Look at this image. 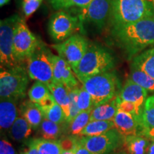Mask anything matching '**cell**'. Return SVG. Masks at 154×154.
Listing matches in <instances>:
<instances>
[{"label":"cell","instance_id":"cell-1","mask_svg":"<svg viewBox=\"0 0 154 154\" xmlns=\"http://www.w3.org/2000/svg\"><path fill=\"white\" fill-rule=\"evenodd\" d=\"M111 29L113 38L128 60L154 45V16Z\"/></svg>","mask_w":154,"mask_h":154},{"label":"cell","instance_id":"cell-2","mask_svg":"<svg viewBox=\"0 0 154 154\" xmlns=\"http://www.w3.org/2000/svg\"><path fill=\"white\" fill-rule=\"evenodd\" d=\"M115 65L114 57L109 50L102 46L93 44L89 45L74 72L82 84L90 77L111 72Z\"/></svg>","mask_w":154,"mask_h":154},{"label":"cell","instance_id":"cell-3","mask_svg":"<svg viewBox=\"0 0 154 154\" xmlns=\"http://www.w3.org/2000/svg\"><path fill=\"white\" fill-rule=\"evenodd\" d=\"M154 16L150 0H111V29Z\"/></svg>","mask_w":154,"mask_h":154},{"label":"cell","instance_id":"cell-4","mask_svg":"<svg viewBox=\"0 0 154 154\" xmlns=\"http://www.w3.org/2000/svg\"><path fill=\"white\" fill-rule=\"evenodd\" d=\"M82 84L91 96L94 107L110 101L119 95L121 89L120 81L114 71L90 77Z\"/></svg>","mask_w":154,"mask_h":154},{"label":"cell","instance_id":"cell-5","mask_svg":"<svg viewBox=\"0 0 154 154\" xmlns=\"http://www.w3.org/2000/svg\"><path fill=\"white\" fill-rule=\"evenodd\" d=\"M29 77L27 69L24 63L10 69H1V100L17 101L25 97L29 85Z\"/></svg>","mask_w":154,"mask_h":154},{"label":"cell","instance_id":"cell-6","mask_svg":"<svg viewBox=\"0 0 154 154\" xmlns=\"http://www.w3.org/2000/svg\"><path fill=\"white\" fill-rule=\"evenodd\" d=\"M53 53L40 40L35 51L26 60V69L31 79L38 81L49 86L54 82L51 56Z\"/></svg>","mask_w":154,"mask_h":154},{"label":"cell","instance_id":"cell-7","mask_svg":"<svg viewBox=\"0 0 154 154\" xmlns=\"http://www.w3.org/2000/svg\"><path fill=\"white\" fill-rule=\"evenodd\" d=\"M20 17L18 14L2 19L0 22V62L1 69H10L22 64L14 52V34Z\"/></svg>","mask_w":154,"mask_h":154},{"label":"cell","instance_id":"cell-8","mask_svg":"<svg viewBox=\"0 0 154 154\" xmlns=\"http://www.w3.org/2000/svg\"><path fill=\"white\" fill-rule=\"evenodd\" d=\"M78 140L92 154H112L123 146L124 136L116 128H113L104 134L84 136Z\"/></svg>","mask_w":154,"mask_h":154},{"label":"cell","instance_id":"cell-9","mask_svg":"<svg viewBox=\"0 0 154 154\" xmlns=\"http://www.w3.org/2000/svg\"><path fill=\"white\" fill-rule=\"evenodd\" d=\"M79 28L82 29L79 17L72 16L62 9L51 15L48 26L50 36L58 43L65 41L74 35Z\"/></svg>","mask_w":154,"mask_h":154},{"label":"cell","instance_id":"cell-10","mask_svg":"<svg viewBox=\"0 0 154 154\" xmlns=\"http://www.w3.org/2000/svg\"><path fill=\"white\" fill-rule=\"evenodd\" d=\"M38 39L29 30L24 19L21 18L17 22L14 34V52L20 63L26 62L28 58L35 51L39 44Z\"/></svg>","mask_w":154,"mask_h":154},{"label":"cell","instance_id":"cell-11","mask_svg":"<svg viewBox=\"0 0 154 154\" xmlns=\"http://www.w3.org/2000/svg\"><path fill=\"white\" fill-rule=\"evenodd\" d=\"M89 47L88 39L79 34L67 38L62 42L52 45L60 56L72 66L73 71L76 68Z\"/></svg>","mask_w":154,"mask_h":154},{"label":"cell","instance_id":"cell-12","mask_svg":"<svg viewBox=\"0 0 154 154\" xmlns=\"http://www.w3.org/2000/svg\"><path fill=\"white\" fill-rule=\"evenodd\" d=\"M111 13V0H92L87 7L80 9L79 19L81 27L84 23L93 25L102 30L109 22Z\"/></svg>","mask_w":154,"mask_h":154},{"label":"cell","instance_id":"cell-13","mask_svg":"<svg viewBox=\"0 0 154 154\" xmlns=\"http://www.w3.org/2000/svg\"><path fill=\"white\" fill-rule=\"evenodd\" d=\"M149 91L136 84L130 77L127 79L119 94L121 100L129 101L136 106L138 114L142 118L143 108Z\"/></svg>","mask_w":154,"mask_h":154},{"label":"cell","instance_id":"cell-14","mask_svg":"<svg viewBox=\"0 0 154 154\" xmlns=\"http://www.w3.org/2000/svg\"><path fill=\"white\" fill-rule=\"evenodd\" d=\"M51 61L54 82L63 84L67 89L79 86V81L76 78L72 66L63 58L53 54Z\"/></svg>","mask_w":154,"mask_h":154},{"label":"cell","instance_id":"cell-15","mask_svg":"<svg viewBox=\"0 0 154 154\" xmlns=\"http://www.w3.org/2000/svg\"><path fill=\"white\" fill-rule=\"evenodd\" d=\"M113 121L115 128L124 137L140 134L144 128L143 124L134 116L120 110L116 114Z\"/></svg>","mask_w":154,"mask_h":154},{"label":"cell","instance_id":"cell-16","mask_svg":"<svg viewBox=\"0 0 154 154\" xmlns=\"http://www.w3.org/2000/svg\"><path fill=\"white\" fill-rule=\"evenodd\" d=\"M151 140L140 134L124 137L123 148L128 154H148Z\"/></svg>","mask_w":154,"mask_h":154},{"label":"cell","instance_id":"cell-17","mask_svg":"<svg viewBox=\"0 0 154 154\" xmlns=\"http://www.w3.org/2000/svg\"><path fill=\"white\" fill-rule=\"evenodd\" d=\"M119 95L110 101L94 107L91 113L90 121H113L119 111Z\"/></svg>","mask_w":154,"mask_h":154},{"label":"cell","instance_id":"cell-18","mask_svg":"<svg viewBox=\"0 0 154 154\" xmlns=\"http://www.w3.org/2000/svg\"><path fill=\"white\" fill-rule=\"evenodd\" d=\"M14 100H1L0 126L2 131L9 130L17 119V109Z\"/></svg>","mask_w":154,"mask_h":154},{"label":"cell","instance_id":"cell-19","mask_svg":"<svg viewBox=\"0 0 154 154\" xmlns=\"http://www.w3.org/2000/svg\"><path fill=\"white\" fill-rule=\"evenodd\" d=\"M21 113L22 117L29 123L34 129L37 128L44 119V115L39 106L32 101L24 102L21 106Z\"/></svg>","mask_w":154,"mask_h":154},{"label":"cell","instance_id":"cell-20","mask_svg":"<svg viewBox=\"0 0 154 154\" xmlns=\"http://www.w3.org/2000/svg\"><path fill=\"white\" fill-rule=\"evenodd\" d=\"M49 88L55 101L62 108L63 112L66 115L67 122L69 117V107H70V99H69L68 89L63 84L56 82L54 81L49 86Z\"/></svg>","mask_w":154,"mask_h":154},{"label":"cell","instance_id":"cell-21","mask_svg":"<svg viewBox=\"0 0 154 154\" xmlns=\"http://www.w3.org/2000/svg\"><path fill=\"white\" fill-rule=\"evenodd\" d=\"M131 65L140 69L154 79V45L135 57Z\"/></svg>","mask_w":154,"mask_h":154},{"label":"cell","instance_id":"cell-22","mask_svg":"<svg viewBox=\"0 0 154 154\" xmlns=\"http://www.w3.org/2000/svg\"><path fill=\"white\" fill-rule=\"evenodd\" d=\"M113 128L115 125L113 121H90L77 136H94L104 134Z\"/></svg>","mask_w":154,"mask_h":154},{"label":"cell","instance_id":"cell-23","mask_svg":"<svg viewBox=\"0 0 154 154\" xmlns=\"http://www.w3.org/2000/svg\"><path fill=\"white\" fill-rule=\"evenodd\" d=\"M29 99L31 101L38 106L42 105L53 96L47 84L38 81H36L28 91Z\"/></svg>","mask_w":154,"mask_h":154},{"label":"cell","instance_id":"cell-24","mask_svg":"<svg viewBox=\"0 0 154 154\" xmlns=\"http://www.w3.org/2000/svg\"><path fill=\"white\" fill-rule=\"evenodd\" d=\"M32 128L29 123L24 117H17L9 129V135L13 140L20 141L32 134Z\"/></svg>","mask_w":154,"mask_h":154},{"label":"cell","instance_id":"cell-25","mask_svg":"<svg viewBox=\"0 0 154 154\" xmlns=\"http://www.w3.org/2000/svg\"><path fill=\"white\" fill-rule=\"evenodd\" d=\"M130 78L149 92H154V79L140 69L131 64Z\"/></svg>","mask_w":154,"mask_h":154},{"label":"cell","instance_id":"cell-26","mask_svg":"<svg viewBox=\"0 0 154 154\" xmlns=\"http://www.w3.org/2000/svg\"><path fill=\"white\" fill-rule=\"evenodd\" d=\"M39 154H61L63 151L60 141L36 138L32 140Z\"/></svg>","mask_w":154,"mask_h":154},{"label":"cell","instance_id":"cell-27","mask_svg":"<svg viewBox=\"0 0 154 154\" xmlns=\"http://www.w3.org/2000/svg\"><path fill=\"white\" fill-rule=\"evenodd\" d=\"M40 128L42 138L47 140H55L62 132L61 124H56L46 118H44L40 125Z\"/></svg>","mask_w":154,"mask_h":154},{"label":"cell","instance_id":"cell-28","mask_svg":"<svg viewBox=\"0 0 154 154\" xmlns=\"http://www.w3.org/2000/svg\"><path fill=\"white\" fill-rule=\"evenodd\" d=\"M93 109L88 111H81L76 117L71 121L69 123V128H70V132L72 135L78 136L80 132L87 126L88 123L90 122V118H91V113Z\"/></svg>","mask_w":154,"mask_h":154},{"label":"cell","instance_id":"cell-29","mask_svg":"<svg viewBox=\"0 0 154 154\" xmlns=\"http://www.w3.org/2000/svg\"><path fill=\"white\" fill-rule=\"evenodd\" d=\"M44 118L53 121L58 124H61L66 121V117L63 112L62 108L59 106L57 102L45 110L42 111Z\"/></svg>","mask_w":154,"mask_h":154},{"label":"cell","instance_id":"cell-30","mask_svg":"<svg viewBox=\"0 0 154 154\" xmlns=\"http://www.w3.org/2000/svg\"><path fill=\"white\" fill-rule=\"evenodd\" d=\"M142 122L144 128H154V94L146 99L142 115Z\"/></svg>","mask_w":154,"mask_h":154},{"label":"cell","instance_id":"cell-31","mask_svg":"<svg viewBox=\"0 0 154 154\" xmlns=\"http://www.w3.org/2000/svg\"><path fill=\"white\" fill-rule=\"evenodd\" d=\"M81 86L68 89L69 99H70V107H69V117L67 122L70 123L74 117L79 113L81 111L77 105V99H78L79 93Z\"/></svg>","mask_w":154,"mask_h":154},{"label":"cell","instance_id":"cell-32","mask_svg":"<svg viewBox=\"0 0 154 154\" xmlns=\"http://www.w3.org/2000/svg\"><path fill=\"white\" fill-rule=\"evenodd\" d=\"M77 105L80 111L91 110L94 108L91 96L83 86L80 87L77 99Z\"/></svg>","mask_w":154,"mask_h":154},{"label":"cell","instance_id":"cell-33","mask_svg":"<svg viewBox=\"0 0 154 154\" xmlns=\"http://www.w3.org/2000/svg\"><path fill=\"white\" fill-rule=\"evenodd\" d=\"M43 0H24L22 2V11L24 17L28 18L38 9Z\"/></svg>","mask_w":154,"mask_h":154},{"label":"cell","instance_id":"cell-34","mask_svg":"<svg viewBox=\"0 0 154 154\" xmlns=\"http://www.w3.org/2000/svg\"><path fill=\"white\" fill-rule=\"evenodd\" d=\"M119 110L124 111L125 113H130V114L134 116L135 118L137 119L138 121H140V122L143 124V122H142V118L140 116H139V115L138 114L136 106H135L133 103H131V102L123 101V100H121L119 97Z\"/></svg>","mask_w":154,"mask_h":154},{"label":"cell","instance_id":"cell-35","mask_svg":"<svg viewBox=\"0 0 154 154\" xmlns=\"http://www.w3.org/2000/svg\"><path fill=\"white\" fill-rule=\"evenodd\" d=\"M91 1L92 0H66L63 9H69L72 7H78L79 9L85 8Z\"/></svg>","mask_w":154,"mask_h":154},{"label":"cell","instance_id":"cell-36","mask_svg":"<svg viewBox=\"0 0 154 154\" xmlns=\"http://www.w3.org/2000/svg\"><path fill=\"white\" fill-rule=\"evenodd\" d=\"M0 154H15L12 146L5 140H1L0 143Z\"/></svg>","mask_w":154,"mask_h":154},{"label":"cell","instance_id":"cell-37","mask_svg":"<svg viewBox=\"0 0 154 154\" xmlns=\"http://www.w3.org/2000/svg\"><path fill=\"white\" fill-rule=\"evenodd\" d=\"M74 150L75 154H92V153L88 151L86 148L84 147L82 143H79L78 139L76 140Z\"/></svg>","mask_w":154,"mask_h":154},{"label":"cell","instance_id":"cell-38","mask_svg":"<svg viewBox=\"0 0 154 154\" xmlns=\"http://www.w3.org/2000/svg\"><path fill=\"white\" fill-rule=\"evenodd\" d=\"M48 2L55 10H61L64 8L66 0H48Z\"/></svg>","mask_w":154,"mask_h":154},{"label":"cell","instance_id":"cell-39","mask_svg":"<svg viewBox=\"0 0 154 154\" xmlns=\"http://www.w3.org/2000/svg\"><path fill=\"white\" fill-rule=\"evenodd\" d=\"M141 134L147 136L151 140H154V128H144Z\"/></svg>","mask_w":154,"mask_h":154},{"label":"cell","instance_id":"cell-40","mask_svg":"<svg viewBox=\"0 0 154 154\" xmlns=\"http://www.w3.org/2000/svg\"><path fill=\"white\" fill-rule=\"evenodd\" d=\"M28 152L29 154H39L38 152L36 149V146H34V144L31 141V143L29 144V149L28 150H26Z\"/></svg>","mask_w":154,"mask_h":154},{"label":"cell","instance_id":"cell-41","mask_svg":"<svg viewBox=\"0 0 154 154\" xmlns=\"http://www.w3.org/2000/svg\"><path fill=\"white\" fill-rule=\"evenodd\" d=\"M148 154H154V140H151V143H150Z\"/></svg>","mask_w":154,"mask_h":154},{"label":"cell","instance_id":"cell-42","mask_svg":"<svg viewBox=\"0 0 154 154\" xmlns=\"http://www.w3.org/2000/svg\"><path fill=\"white\" fill-rule=\"evenodd\" d=\"M61 154H75L74 150V149H72V150H63V149Z\"/></svg>","mask_w":154,"mask_h":154},{"label":"cell","instance_id":"cell-43","mask_svg":"<svg viewBox=\"0 0 154 154\" xmlns=\"http://www.w3.org/2000/svg\"><path fill=\"white\" fill-rule=\"evenodd\" d=\"M9 2H10V0H0V6H1V7H3V6L8 4Z\"/></svg>","mask_w":154,"mask_h":154},{"label":"cell","instance_id":"cell-44","mask_svg":"<svg viewBox=\"0 0 154 154\" xmlns=\"http://www.w3.org/2000/svg\"><path fill=\"white\" fill-rule=\"evenodd\" d=\"M112 154H128V153H126V152L125 151H118V152L116 151Z\"/></svg>","mask_w":154,"mask_h":154},{"label":"cell","instance_id":"cell-45","mask_svg":"<svg viewBox=\"0 0 154 154\" xmlns=\"http://www.w3.org/2000/svg\"><path fill=\"white\" fill-rule=\"evenodd\" d=\"M151 1V3L152 5V7H153V11H154V0H150Z\"/></svg>","mask_w":154,"mask_h":154},{"label":"cell","instance_id":"cell-46","mask_svg":"<svg viewBox=\"0 0 154 154\" xmlns=\"http://www.w3.org/2000/svg\"><path fill=\"white\" fill-rule=\"evenodd\" d=\"M21 154H29V153H28L27 151H26H26L22 152V153H21Z\"/></svg>","mask_w":154,"mask_h":154},{"label":"cell","instance_id":"cell-47","mask_svg":"<svg viewBox=\"0 0 154 154\" xmlns=\"http://www.w3.org/2000/svg\"><path fill=\"white\" fill-rule=\"evenodd\" d=\"M19 1H20V2H23V1H24V0H19Z\"/></svg>","mask_w":154,"mask_h":154}]
</instances>
